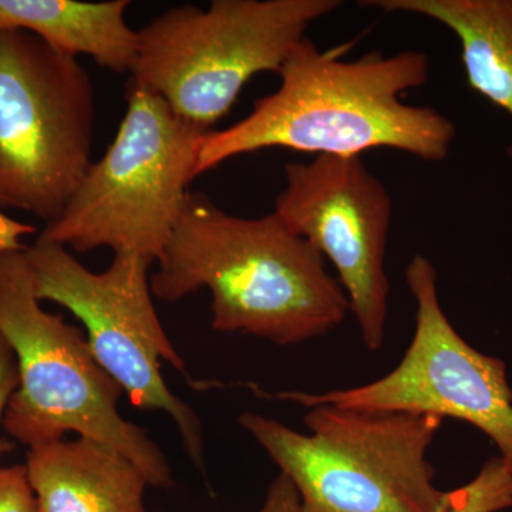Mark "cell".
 <instances>
[{"mask_svg":"<svg viewBox=\"0 0 512 512\" xmlns=\"http://www.w3.org/2000/svg\"><path fill=\"white\" fill-rule=\"evenodd\" d=\"M20 383L18 359L10 348L8 340L0 333V421L5 417L6 409ZM12 446L0 439V456Z\"/></svg>","mask_w":512,"mask_h":512,"instance_id":"2e32d148","label":"cell"},{"mask_svg":"<svg viewBox=\"0 0 512 512\" xmlns=\"http://www.w3.org/2000/svg\"><path fill=\"white\" fill-rule=\"evenodd\" d=\"M284 174L275 214L335 268L363 343L376 352L389 316V191L362 157L316 156L285 164Z\"/></svg>","mask_w":512,"mask_h":512,"instance_id":"30bf717a","label":"cell"},{"mask_svg":"<svg viewBox=\"0 0 512 512\" xmlns=\"http://www.w3.org/2000/svg\"><path fill=\"white\" fill-rule=\"evenodd\" d=\"M0 512H40L25 466L0 467Z\"/></svg>","mask_w":512,"mask_h":512,"instance_id":"9a60e30c","label":"cell"},{"mask_svg":"<svg viewBox=\"0 0 512 512\" xmlns=\"http://www.w3.org/2000/svg\"><path fill=\"white\" fill-rule=\"evenodd\" d=\"M35 296L72 312L86 329L97 363L141 410L167 413L181 434L192 463L205 466L201 421L161 375V362L185 373V362L154 308L153 259L116 252L106 271H89L62 245L36 241L25 249Z\"/></svg>","mask_w":512,"mask_h":512,"instance_id":"ba28073f","label":"cell"},{"mask_svg":"<svg viewBox=\"0 0 512 512\" xmlns=\"http://www.w3.org/2000/svg\"><path fill=\"white\" fill-rule=\"evenodd\" d=\"M360 3L384 13L423 16L446 26L460 42L468 86L512 119V0H365Z\"/></svg>","mask_w":512,"mask_h":512,"instance_id":"4fadbf2b","label":"cell"},{"mask_svg":"<svg viewBox=\"0 0 512 512\" xmlns=\"http://www.w3.org/2000/svg\"><path fill=\"white\" fill-rule=\"evenodd\" d=\"M512 507V471L493 458L473 481L444 495L433 512H498Z\"/></svg>","mask_w":512,"mask_h":512,"instance_id":"5bb4252c","label":"cell"},{"mask_svg":"<svg viewBox=\"0 0 512 512\" xmlns=\"http://www.w3.org/2000/svg\"><path fill=\"white\" fill-rule=\"evenodd\" d=\"M0 333L19 366L3 417L13 439L33 447L76 433L128 458L151 487L173 485L156 441L119 413L123 389L97 363L86 333L40 305L25 251L0 255Z\"/></svg>","mask_w":512,"mask_h":512,"instance_id":"3957f363","label":"cell"},{"mask_svg":"<svg viewBox=\"0 0 512 512\" xmlns=\"http://www.w3.org/2000/svg\"><path fill=\"white\" fill-rule=\"evenodd\" d=\"M303 421L308 434L262 414L238 417L312 512H433L443 503L427 460L439 417L320 404Z\"/></svg>","mask_w":512,"mask_h":512,"instance_id":"277c9868","label":"cell"},{"mask_svg":"<svg viewBox=\"0 0 512 512\" xmlns=\"http://www.w3.org/2000/svg\"><path fill=\"white\" fill-rule=\"evenodd\" d=\"M202 288L211 293L217 332L279 346L322 338L350 312L325 258L275 212L235 217L190 191L151 289L161 301L177 302Z\"/></svg>","mask_w":512,"mask_h":512,"instance_id":"7a4b0ae2","label":"cell"},{"mask_svg":"<svg viewBox=\"0 0 512 512\" xmlns=\"http://www.w3.org/2000/svg\"><path fill=\"white\" fill-rule=\"evenodd\" d=\"M96 94L76 57L0 32V208L50 224L92 167Z\"/></svg>","mask_w":512,"mask_h":512,"instance_id":"52a82bcc","label":"cell"},{"mask_svg":"<svg viewBox=\"0 0 512 512\" xmlns=\"http://www.w3.org/2000/svg\"><path fill=\"white\" fill-rule=\"evenodd\" d=\"M25 467L40 512H146L143 471L97 441L30 447Z\"/></svg>","mask_w":512,"mask_h":512,"instance_id":"8fae6325","label":"cell"},{"mask_svg":"<svg viewBox=\"0 0 512 512\" xmlns=\"http://www.w3.org/2000/svg\"><path fill=\"white\" fill-rule=\"evenodd\" d=\"M258 512H312L303 504L301 495L296 490L292 481L284 474L278 477L269 485L265 503Z\"/></svg>","mask_w":512,"mask_h":512,"instance_id":"e0dca14e","label":"cell"},{"mask_svg":"<svg viewBox=\"0 0 512 512\" xmlns=\"http://www.w3.org/2000/svg\"><path fill=\"white\" fill-rule=\"evenodd\" d=\"M35 232L36 228L33 225L15 220L0 211V255L25 251L26 245L23 244V239Z\"/></svg>","mask_w":512,"mask_h":512,"instance_id":"ac0fdd59","label":"cell"},{"mask_svg":"<svg viewBox=\"0 0 512 512\" xmlns=\"http://www.w3.org/2000/svg\"><path fill=\"white\" fill-rule=\"evenodd\" d=\"M406 284L416 301V329L402 362L375 382L326 393H279L276 397L320 404L429 414L473 424L497 444L512 471V390L505 365L458 335L440 305L437 269L427 256H413Z\"/></svg>","mask_w":512,"mask_h":512,"instance_id":"9c48e42d","label":"cell"},{"mask_svg":"<svg viewBox=\"0 0 512 512\" xmlns=\"http://www.w3.org/2000/svg\"><path fill=\"white\" fill-rule=\"evenodd\" d=\"M278 74V89L256 100L247 117L202 137L197 177L231 158L275 147L315 157L392 148L429 163L450 154L453 121L403 99L429 82V57L421 50L342 60L305 37Z\"/></svg>","mask_w":512,"mask_h":512,"instance_id":"6da1fadb","label":"cell"},{"mask_svg":"<svg viewBox=\"0 0 512 512\" xmlns=\"http://www.w3.org/2000/svg\"><path fill=\"white\" fill-rule=\"evenodd\" d=\"M128 8V0H0V32L22 30L63 55L92 57L110 72L131 73L138 30L127 23Z\"/></svg>","mask_w":512,"mask_h":512,"instance_id":"7c38bea8","label":"cell"},{"mask_svg":"<svg viewBox=\"0 0 512 512\" xmlns=\"http://www.w3.org/2000/svg\"><path fill=\"white\" fill-rule=\"evenodd\" d=\"M116 137L93 163L62 214L36 241L76 252L110 248L160 261L197 178L205 131L178 117L163 97L128 80Z\"/></svg>","mask_w":512,"mask_h":512,"instance_id":"5b68a950","label":"cell"},{"mask_svg":"<svg viewBox=\"0 0 512 512\" xmlns=\"http://www.w3.org/2000/svg\"><path fill=\"white\" fill-rule=\"evenodd\" d=\"M340 0H214L178 6L138 30L130 79L208 133L256 74L279 73L313 23Z\"/></svg>","mask_w":512,"mask_h":512,"instance_id":"8992f818","label":"cell"}]
</instances>
